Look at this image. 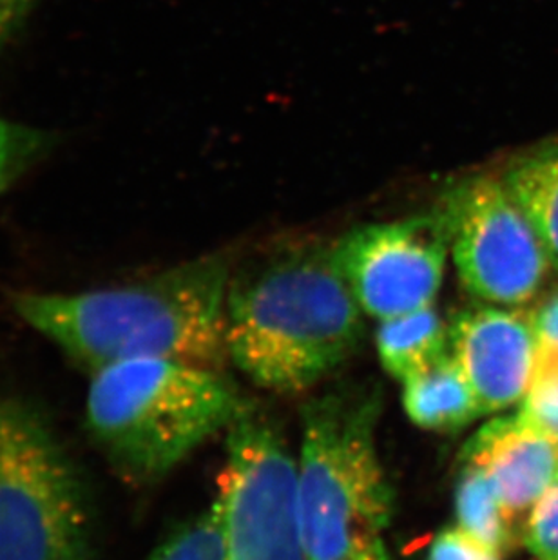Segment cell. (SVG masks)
Returning <instances> with one entry per match:
<instances>
[{
  "label": "cell",
  "instance_id": "20",
  "mask_svg": "<svg viewBox=\"0 0 558 560\" xmlns=\"http://www.w3.org/2000/svg\"><path fill=\"white\" fill-rule=\"evenodd\" d=\"M538 339V363L558 365V291L532 312Z\"/></svg>",
  "mask_w": 558,
  "mask_h": 560
},
{
  "label": "cell",
  "instance_id": "10",
  "mask_svg": "<svg viewBox=\"0 0 558 560\" xmlns=\"http://www.w3.org/2000/svg\"><path fill=\"white\" fill-rule=\"evenodd\" d=\"M461 463L485 471L516 524L558 482V441L516 412L480 427L464 444Z\"/></svg>",
  "mask_w": 558,
  "mask_h": 560
},
{
  "label": "cell",
  "instance_id": "18",
  "mask_svg": "<svg viewBox=\"0 0 558 560\" xmlns=\"http://www.w3.org/2000/svg\"><path fill=\"white\" fill-rule=\"evenodd\" d=\"M519 412L558 441V365L538 363L532 388Z\"/></svg>",
  "mask_w": 558,
  "mask_h": 560
},
{
  "label": "cell",
  "instance_id": "6",
  "mask_svg": "<svg viewBox=\"0 0 558 560\" xmlns=\"http://www.w3.org/2000/svg\"><path fill=\"white\" fill-rule=\"evenodd\" d=\"M217 506L223 560H309L301 535L295 457L278 424L243 405L226 429Z\"/></svg>",
  "mask_w": 558,
  "mask_h": 560
},
{
  "label": "cell",
  "instance_id": "14",
  "mask_svg": "<svg viewBox=\"0 0 558 560\" xmlns=\"http://www.w3.org/2000/svg\"><path fill=\"white\" fill-rule=\"evenodd\" d=\"M455 518L458 528L505 556L515 545L516 524L502 506L493 482L477 466L461 463L455 485Z\"/></svg>",
  "mask_w": 558,
  "mask_h": 560
},
{
  "label": "cell",
  "instance_id": "13",
  "mask_svg": "<svg viewBox=\"0 0 558 560\" xmlns=\"http://www.w3.org/2000/svg\"><path fill=\"white\" fill-rule=\"evenodd\" d=\"M502 178L558 267V143L515 160Z\"/></svg>",
  "mask_w": 558,
  "mask_h": 560
},
{
  "label": "cell",
  "instance_id": "7",
  "mask_svg": "<svg viewBox=\"0 0 558 560\" xmlns=\"http://www.w3.org/2000/svg\"><path fill=\"white\" fill-rule=\"evenodd\" d=\"M439 209L450 228L458 280L472 296L510 308L538 296L554 261L504 178L458 182Z\"/></svg>",
  "mask_w": 558,
  "mask_h": 560
},
{
  "label": "cell",
  "instance_id": "16",
  "mask_svg": "<svg viewBox=\"0 0 558 560\" xmlns=\"http://www.w3.org/2000/svg\"><path fill=\"white\" fill-rule=\"evenodd\" d=\"M46 143L43 132L0 118V192L33 164Z\"/></svg>",
  "mask_w": 558,
  "mask_h": 560
},
{
  "label": "cell",
  "instance_id": "21",
  "mask_svg": "<svg viewBox=\"0 0 558 560\" xmlns=\"http://www.w3.org/2000/svg\"><path fill=\"white\" fill-rule=\"evenodd\" d=\"M32 4L33 0H0V43L19 26Z\"/></svg>",
  "mask_w": 558,
  "mask_h": 560
},
{
  "label": "cell",
  "instance_id": "1",
  "mask_svg": "<svg viewBox=\"0 0 558 560\" xmlns=\"http://www.w3.org/2000/svg\"><path fill=\"white\" fill-rule=\"evenodd\" d=\"M231 259L211 254L126 285L55 294L16 292L22 322L90 374L132 360L222 372Z\"/></svg>",
  "mask_w": 558,
  "mask_h": 560
},
{
  "label": "cell",
  "instance_id": "15",
  "mask_svg": "<svg viewBox=\"0 0 558 560\" xmlns=\"http://www.w3.org/2000/svg\"><path fill=\"white\" fill-rule=\"evenodd\" d=\"M148 560H223L222 524L217 502L211 510L171 535Z\"/></svg>",
  "mask_w": 558,
  "mask_h": 560
},
{
  "label": "cell",
  "instance_id": "22",
  "mask_svg": "<svg viewBox=\"0 0 558 560\" xmlns=\"http://www.w3.org/2000/svg\"><path fill=\"white\" fill-rule=\"evenodd\" d=\"M363 560H392L391 556H388V550H381L377 551V553H374V556L367 557V559Z\"/></svg>",
  "mask_w": 558,
  "mask_h": 560
},
{
  "label": "cell",
  "instance_id": "3",
  "mask_svg": "<svg viewBox=\"0 0 558 560\" xmlns=\"http://www.w3.org/2000/svg\"><path fill=\"white\" fill-rule=\"evenodd\" d=\"M91 375L85 427L107 465L131 487L164 481L243 408L222 372L201 366L132 360Z\"/></svg>",
  "mask_w": 558,
  "mask_h": 560
},
{
  "label": "cell",
  "instance_id": "11",
  "mask_svg": "<svg viewBox=\"0 0 558 560\" xmlns=\"http://www.w3.org/2000/svg\"><path fill=\"white\" fill-rule=\"evenodd\" d=\"M403 405L411 423L428 432H458L483 416L452 354L403 383Z\"/></svg>",
  "mask_w": 558,
  "mask_h": 560
},
{
  "label": "cell",
  "instance_id": "2",
  "mask_svg": "<svg viewBox=\"0 0 558 560\" xmlns=\"http://www.w3.org/2000/svg\"><path fill=\"white\" fill-rule=\"evenodd\" d=\"M364 316L334 245H284L231 275L229 360L264 390L303 394L358 352Z\"/></svg>",
  "mask_w": 558,
  "mask_h": 560
},
{
  "label": "cell",
  "instance_id": "9",
  "mask_svg": "<svg viewBox=\"0 0 558 560\" xmlns=\"http://www.w3.org/2000/svg\"><path fill=\"white\" fill-rule=\"evenodd\" d=\"M450 354L468 380L483 416L524 401L538 366L532 314L499 305L464 308L447 323Z\"/></svg>",
  "mask_w": 558,
  "mask_h": 560
},
{
  "label": "cell",
  "instance_id": "17",
  "mask_svg": "<svg viewBox=\"0 0 558 560\" xmlns=\"http://www.w3.org/2000/svg\"><path fill=\"white\" fill-rule=\"evenodd\" d=\"M521 539L535 559L558 560V482L527 513Z\"/></svg>",
  "mask_w": 558,
  "mask_h": 560
},
{
  "label": "cell",
  "instance_id": "19",
  "mask_svg": "<svg viewBox=\"0 0 558 560\" xmlns=\"http://www.w3.org/2000/svg\"><path fill=\"white\" fill-rule=\"evenodd\" d=\"M504 556L493 550L474 535L458 528L457 524L441 529L430 545L427 560H502Z\"/></svg>",
  "mask_w": 558,
  "mask_h": 560
},
{
  "label": "cell",
  "instance_id": "8",
  "mask_svg": "<svg viewBox=\"0 0 558 560\" xmlns=\"http://www.w3.org/2000/svg\"><path fill=\"white\" fill-rule=\"evenodd\" d=\"M452 238L441 209L353 229L334 244L342 278L377 322L433 305L443 285Z\"/></svg>",
  "mask_w": 558,
  "mask_h": 560
},
{
  "label": "cell",
  "instance_id": "12",
  "mask_svg": "<svg viewBox=\"0 0 558 560\" xmlns=\"http://www.w3.org/2000/svg\"><path fill=\"white\" fill-rule=\"evenodd\" d=\"M375 347L386 374L405 383L450 354V334L433 305L380 322Z\"/></svg>",
  "mask_w": 558,
  "mask_h": 560
},
{
  "label": "cell",
  "instance_id": "4",
  "mask_svg": "<svg viewBox=\"0 0 558 560\" xmlns=\"http://www.w3.org/2000/svg\"><path fill=\"white\" fill-rule=\"evenodd\" d=\"M380 390L328 392L303 408L295 492L309 560H363L385 550L394 515L377 450Z\"/></svg>",
  "mask_w": 558,
  "mask_h": 560
},
{
  "label": "cell",
  "instance_id": "5",
  "mask_svg": "<svg viewBox=\"0 0 558 560\" xmlns=\"http://www.w3.org/2000/svg\"><path fill=\"white\" fill-rule=\"evenodd\" d=\"M77 463L33 402L0 394V560H91Z\"/></svg>",
  "mask_w": 558,
  "mask_h": 560
}]
</instances>
